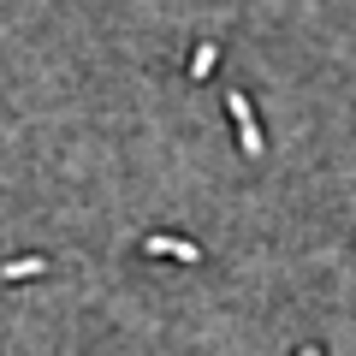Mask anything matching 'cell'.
I'll use <instances>...</instances> for the list:
<instances>
[{
  "mask_svg": "<svg viewBox=\"0 0 356 356\" xmlns=\"http://www.w3.org/2000/svg\"><path fill=\"white\" fill-rule=\"evenodd\" d=\"M226 113H232V125H238V149L250 154V161H261L267 137H261V125H255V113H250V95H243V89H232V95H226Z\"/></svg>",
  "mask_w": 356,
  "mask_h": 356,
  "instance_id": "6da1fadb",
  "label": "cell"
},
{
  "mask_svg": "<svg viewBox=\"0 0 356 356\" xmlns=\"http://www.w3.org/2000/svg\"><path fill=\"white\" fill-rule=\"evenodd\" d=\"M143 250H149V255H172V261H202V250H196V243H184V238H161V232H154Z\"/></svg>",
  "mask_w": 356,
  "mask_h": 356,
  "instance_id": "7a4b0ae2",
  "label": "cell"
},
{
  "mask_svg": "<svg viewBox=\"0 0 356 356\" xmlns=\"http://www.w3.org/2000/svg\"><path fill=\"white\" fill-rule=\"evenodd\" d=\"M214 65H220V48H214V42H202V48H196V60H191V77H202V83H208V72H214Z\"/></svg>",
  "mask_w": 356,
  "mask_h": 356,
  "instance_id": "3957f363",
  "label": "cell"
},
{
  "mask_svg": "<svg viewBox=\"0 0 356 356\" xmlns=\"http://www.w3.org/2000/svg\"><path fill=\"white\" fill-rule=\"evenodd\" d=\"M42 267H48L42 255H24V261H6V280H36Z\"/></svg>",
  "mask_w": 356,
  "mask_h": 356,
  "instance_id": "277c9868",
  "label": "cell"
},
{
  "mask_svg": "<svg viewBox=\"0 0 356 356\" xmlns=\"http://www.w3.org/2000/svg\"><path fill=\"white\" fill-rule=\"evenodd\" d=\"M303 356H321V350H303Z\"/></svg>",
  "mask_w": 356,
  "mask_h": 356,
  "instance_id": "5b68a950",
  "label": "cell"
}]
</instances>
